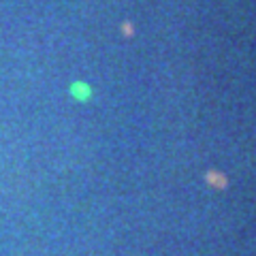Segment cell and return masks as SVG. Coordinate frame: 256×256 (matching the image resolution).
<instances>
[{
  "mask_svg": "<svg viewBox=\"0 0 256 256\" xmlns=\"http://www.w3.org/2000/svg\"><path fill=\"white\" fill-rule=\"evenodd\" d=\"M68 92L73 96V100H77V102H88L92 98V88L86 82H73L68 88Z\"/></svg>",
  "mask_w": 256,
  "mask_h": 256,
  "instance_id": "obj_1",
  "label": "cell"
}]
</instances>
